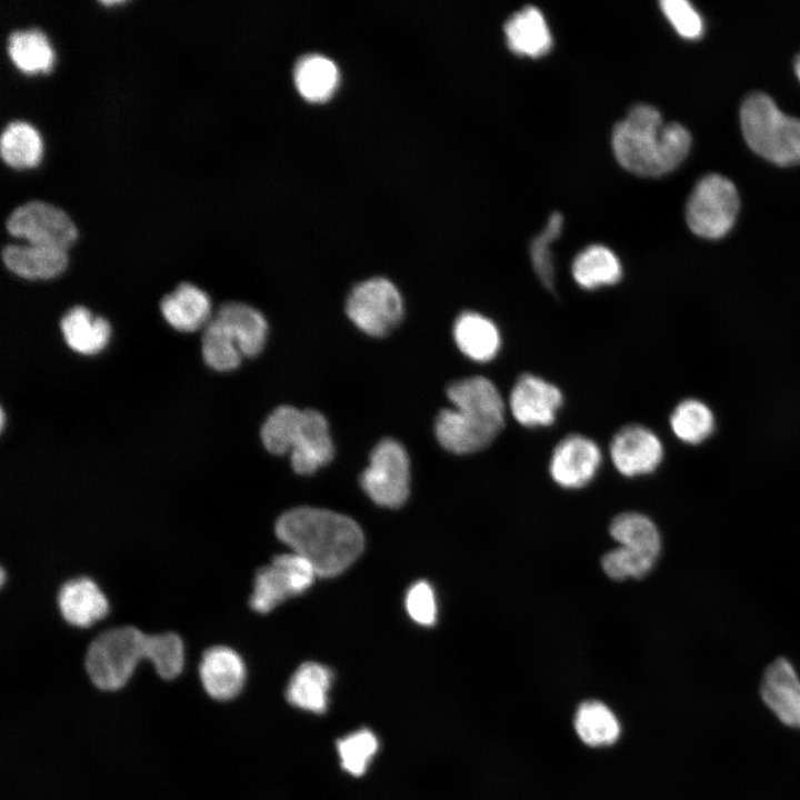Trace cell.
Masks as SVG:
<instances>
[{
    "instance_id": "cell-1",
    "label": "cell",
    "mask_w": 800,
    "mask_h": 800,
    "mask_svg": "<svg viewBox=\"0 0 800 800\" xmlns=\"http://www.w3.org/2000/svg\"><path fill=\"white\" fill-rule=\"evenodd\" d=\"M278 538L306 558L318 576L334 577L344 571L363 550L364 538L351 518L324 509L296 508L276 523Z\"/></svg>"
},
{
    "instance_id": "cell-2",
    "label": "cell",
    "mask_w": 800,
    "mask_h": 800,
    "mask_svg": "<svg viewBox=\"0 0 800 800\" xmlns=\"http://www.w3.org/2000/svg\"><path fill=\"white\" fill-rule=\"evenodd\" d=\"M691 147L690 132L678 122H664L652 106L630 108L612 131V148L619 163L644 177H659L676 169Z\"/></svg>"
},
{
    "instance_id": "cell-3",
    "label": "cell",
    "mask_w": 800,
    "mask_h": 800,
    "mask_svg": "<svg viewBox=\"0 0 800 800\" xmlns=\"http://www.w3.org/2000/svg\"><path fill=\"white\" fill-rule=\"evenodd\" d=\"M261 440L273 454L290 453L291 466L299 474L313 473L333 457L328 422L313 409L278 407L262 424Z\"/></svg>"
},
{
    "instance_id": "cell-4",
    "label": "cell",
    "mask_w": 800,
    "mask_h": 800,
    "mask_svg": "<svg viewBox=\"0 0 800 800\" xmlns=\"http://www.w3.org/2000/svg\"><path fill=\"white\" fill-rule=\"evenodd\" d=\"M740 123L746 142L760 157L778 166L800 163V120L780 111L769 96L749 94Z\"/></svg>"
},
{
    "instance_id": "cell-5",
    "label": "cell",
    "mask_w": 800,
    "mask_h": 800,
    "mask_svg": "<svg viewBox=\"0 0 800 800\" xmlns=\"http://www.w3.org/2000/svg\"><path fill=\"white\" fill-rule=\"evenodd\" d=\"M148 634L127 626L107 630L89 646L84 667L99 689L114 691L131 678L138 662L146 659Z\"/></svg>"
},
{
    "instance_id": "cell-6",
    "label": "cell",
    "mask_w": 800,
    "mask_h": 800,
    "mask_svg": "<svg viewBox=\"0 0 800 800\" xmlns=\"http://www.w3.org/2000/svg\"><path fill=\"white\" fill-rule=\"evenodd\" d=\"M740 207L734 184L723 176L701 178L691 192L686 217L693 233L706 239L724 237L733 227Z\"/></svg>"
},
{
    "instance_id": "cell-7",
    "label": "cell",
    "mask_w": 800,
    "mask_h": 800,
    "mask_svg": "<svg viewBox=\"0 0 800 800\" xmlns=\"http://www.w3.org/2000/svg\"><path fill=\"white\" fill-rule=\"evenodd\" d=\"M410 462L398 441L381 440L370 454L369 466L360 476V484L369 498L381 507L399 508L408 498Z\"/></svg>"
},
{
    "instance_id": "cell-8",
    "label": "cell",
    "mask_w": 800,
    "mask_h": 800,
    "mask_svg": "<svg viewBox=\"0 0 800 800\" xmlns=\"http://www.w3.org/2000/svg\"><path fill=\"white\" fill-rule=\"evenodd\" d=\"M346 311L362 332L383 337L401 321L403 302L390 280L376 277L358 283L351 290Z\"/></svg>"
},
{
    "instance_id": "cell-9",
    "label": "cell",
    "mask_w": 800,
    "mask_h": 800,
    "mask_svg": "<svg viewBox=\"0 0 800 800\" xmlns=\"http://www.w3.org/2000/svg\"><path fill=\"white\" fill-rule=\"evenodd\" d=\"M317 576L313 566L302 556L293 551L278 554L269 566L258 570L250 607L267 613L286 599L303 593Z\"/></svg>"
},
{
    "instance_id": "cell-10",
    "label": "cell",
    "mask_w": 800,
    "mask_h": 800,
    "mask_svg": "<svg viewBox=\"0 0 800 800\" xmlns=\"http://www.w3.org/2000/svg\"><path fill=\"white\" fill-rule=\"evenodd\" d=\"M8 232L26 239L29 244L67 251L76 242L78 231L61 209L33 200L16 208L7 219Z\"/></svg>"
},
{
    "instance_id": "cell-11",
    "label": "cell",
    "mask_w": 800,
    "mask_h": 800,
    "mask_svg": "<svg viewBox=\"0 0 800 800\" xmlns=\"http://www.w3.org/2000/svg\"><path fill=\"white\" fill-rule=\"evenodd\" d=\"M447 396L452 408L464 418L498 433L504 427L506 404L496 384L486 377L472 376L451 382Z\"/></svg>"
},
{
    "instance_id": "cell-12",
    "label": "cell",
    "mask_w": 800,
    "mask_h": 800,
    "mask_svg": "<svg viewBox=\"0 0 800 800\" xmlns=\"http://www.w3.org/2000/svg\"><path fill=\"white\" fill-rule=\"evenodd\" d=\"M563 401L560 389L531 373L521 374L509 396L512 417L524 427H546L553 423Z\"/></svg>"
},
{
    "instance_id": "cell-13",
    "label": "cell",
    "mask_w": 800,
    "mask_h": 800,
    "mask_svg": "<svg viewBox=\"0 0 800 800\" xmlns=\"http://www.w3.org/2000/svg\"><path fill=\"white\" fill-rule=\"evenodd\" d=\"M609 452L616 469L626 477L654 471L663 457L660 439L640 424L622 427L613 436Z\"/></svg>"
},
{
    "instance_id": "cell-14",
    "label": "cell",
    "mask_w": 800,
    "mask_h": 800,
    "mask_svg": "<svg viewBox=\"0 0 800 800\" xmlns=\"http://www.w3.org/2000/svg\"><path fill=\"white\" fill-rule=\"evenodd\" d=\"M601 459V450L594 441L581 434H569L556 446L549 471L559 486L578 489L593 479Z\"/></svg>"
},
{
    "instance_id": "cell-15",
    "label": "cell",
    "mask_w": 800,
    "mask_h": 800,
    "mask_svg": "<svg viewBox=\"0 0 800 800\" xmlns=\"http://www.w3.org/2000/svg\"><path fill=\"white\" fill-rule=\"evenodd\" d=\"M246 676L244 662L233 649L217 646L203 652L199 677L212 699L227 701L237 697L244 686Z\"/></svg>"
},
{
    "instance_id": "cell-16",
    "label": "cell",
    "mask_w": 800,
    "mask_h": 800,
    "mask_svg": "<svg viewBox=\"0 0 800 800\" xmlns=\"http://www.w3.org/2000/svg\"><path fill=\"white\" fill-rule=\"evenodd\" d=\"M761 697L781 722L800 729V679L787 659L778 658L768 666Z\"/></svg>"
},
{
    "instance_id": "cell-17",
    "label": "cell",
    "mask_w": 800,
    "mask_h": 800,
    "mask_svg": "<svg viewBox=\"0 0 800 800\" xmlns=\"http://www.w3.org/2000/svg\"><path fill=\"white\" fill-rule=\"evenodd\" d=\"M58 607L63 619L76 627L87 628L104 618L109 603L98 584L90 578L79 577L62 584Z\"/></svg>"
},
{
    "instance_id": "cell-18",
    "label": "cell",
    "mask_w": 800,
    "mask_h": 800,
    "mask_svg": "<svg viewBox=\"0 0 800 800\" xmlns=\"http://www.w3.org/2000/svg\"><path fill=\"white\" fill-rule=\"evenodd\" d=\"M213 319L224 329L242 357H256L264 347L268 326L257 309L241 302L222 304Z\"/></svg>"
},
{
    "instance_id": "cell-19",
    "label": "cell",
    "mask_w": 800,
    "mask_h": 800,
    "mask_svg": "<svg viewBox=\"0 0 800 800\" xmlns=\"http://www.w3.org/2000/svg\"><path fill=\"white\" fill-rule=\"evenodd\" d=\"M164 320L176 330L193 332L210 321L209 296L190 282H181L160 301Z\"/></svg>"
},
{
    "instance_id": "cell-20",
    "label": "cell",
    "mask_w": 800,
    "mask_h": 800,
    "mask_svg": "<svg viewBox=\"0 0 800 800\" xmlns=\"http://www.w3.org/2000/svg\"><path fill=\"white\" fill-rule=\"evenodd\" d=\"M434 431L439 443L446 450L457 454L482 450L499 434L464 418L454 408L442 409L438 413Z\"/></svg>"
},
{
    "instance_id": "cell-21",
    "label": "cell",
    "mask_w": 800,
    "mask_h": 800,
    "mask_svg": "<svg viewBox=\"0 0 800 800\" xmlns=\"http://www.w3.org/2000/svg\"><path fill=\"white\" fill-rule=\"evenodd\" d=\"M2 261L12 273L28 280H48L61 274L68 266L67 251L38 246L8 244Z\"/></svg>"
},
{
    "instance_id": "cell-22",
    "label": "cell",
    "mask_w": 800,
    "mask_h": 800,
    "mask_svg": "<svg viewBox=\"0 0 800 800\" xmlns=\"http://www.w3.org/2000/svg\"><path fill=\"white\" fill-rule=\"evenodd\" d=\"M453 338L459 350L476 362L492 360L501 346V337L496 323L474 311L462 312L456 319Z\"/></svg>"
},
{
    "instance_id": "cell-23",
    "label": "cell",
    "mask_w": 800,
    "mask_h": 800,
    "mask_svg": "<svg viewBox=\"0 0 800 800\" xmlns=\"http://www.w3.org/2000/svg\"><path fill=\"white\" fill-rule=\"evenodd\" d=\"M503 29L507 44L516 53L539 57L552 46L548 23L534 6H526L510 16Z\"/></svg>"
},
{
    "instance_id": "cell-24",
    "label": "cell",
    "mask_w": 800,
    "mask_h": 800,
    "mask_svg": "<svg viewBox=\"0 0 800 800\" xmlns=\"http://www.w3.org/2000/svg\"><path fill=\"white\" fill-rule=\"evenodd\" d=\"M60 329L68 347L83 356H94L108 344L111 334L109 322L82 307L76 306L60 320Z\"/></svg>"
},
{
    "instance_id": "cell-25",
    "label": "cell",
    "mask_w": 800,
    "mask_h": 800,
    "mask_svg": "<svg viewBox=\"0 0 800 800\" xmlns=\"http://www.w3.org/2000/svg\"><path fill=\"white\" fill-rule=\"evenodd\" d=\"M332 672L317 662L301 664L286 689L287 700L306 711L322 713L328 708Z\"/></svg>"
},
{
    "instance_id": "cell-26",
    "label": "cell",
    "mask_w": 800,
    "mask_h": 800,
    "mask_svg": "<svg viewBox=\"0 0 800 800\" xmlns=\"http://www.w3.org/2000/svg\"><path fill=\"white\" fill-rule=\"evenodd\" d=\"M571 273L581 288L593 290L619 282L622 277V264L608 247L591 244L574 257Z\"/></svg>"
},
{
    "instance_id": "cell-27",
    "label": "cell",
    "mask_w": 800,
    "mask_h": 800,
    "mask_svg": "<svg viewBox=\"0 0 800 800\" xmlns=\"http://www.w3.org/2000/svg\"><path fill=\"white\" fill-rule=\"evenodd\" d=\"M573 727L580 740L590 747L611 746L621 733L614 712L598 700H587L578 707Z\"/></svg>"
},
{
    "instance_id": "cell-28",
    "label": "cell",
    "mask_w": 800,
    "mask_h": 800,
    "mask_svg": "<svg viewBox=\"0 0 800 800\" xmlns=\"http://www.w3.org/2000/svg\"><path fill=\"white\" fill-rule=\"evenodd\" d=\"M609 532L619 546L658 559L661 538L656 524L644 514L623 512L613 518Z\"/></svg>"
},
{
    "instance_id": "cell-29",
    "label": "cell",
    "mask_w": 800,
    "mask_h": 800,
    "mask_svg": "<svg viewBox=\"0 0 800 800\" xmlns=\"http://www.w3.org/2000/svg\"><path fill=\"white\" fill-rule=\"evenodd\" d=\"M294 82L304 99L320 102L330 98L336 90L339 71L330 59L320 54H310L297 63Z\"/></svg>"
},
{
    "instance_id": "cell-30",
    "label": "cell",
    "mask_w": 800,
    "mask_h": 800,
    "mask_svg": "<svg viewBox=\"0 0 800 800\" xmlns=\"http://www.w3.org/2000/svg\"><path fill=\"white\" fill-rule=\"evenodd\" d=\"M8 52L13 63L26 73L48 72L53 64V50L38 29L12 32L8 39Z\"/></svg>"
},
{
    "instance_id": "cell-31",
    "label": "cell",
    "mask_w": 800,
    "mask_h": 800,
    "mask_svg": "<svg viewBox=\"0 0 800 800\" xmlns=\"http://www.w3.org/2000/svg\"><path fill=\"white\" fill-rule=\"evenodd\" d=\"M0 152L3 161L17 169L38 164L42 153V142L37 130L27 122L9 123L1 134Z\"/></svg>"
},
{
    "instance_id": "cell-32",
    "label": "cell",
    "mask_w": 800,
    "mask_h": 800,
    "mask_svg": "<svg viewBox=\"0 0 800 800\" xmlns=\"http://www.w3.org/2000/svg\"><path fill=\"white\" fill-rule=\"evenodd\" d=\"M670 426L678 439L686 443L698 444L713 431L714 418L703 402L687 399L680 402L670 417Z\"/></svg>"
},
{
    "instance_id": "cell-33",
    "label": "cell",
    "mask_w": 800,
    "mask_h": 800,
    "mask_svg": "<svg viewBox=\"0 0 800 800\" xmlns=\"http://www.w3.org/2000/svg\"><path fill=\"white\" fill-rule=\"evenodd\" d=\"M157 673L166 679L177 678L184 664V647L180 637L174 632L148 634L147 654Z\"/></svg>"
},
{
    "instance_id": "cell-34",
    "label": "cell",
    "mask_w": 800,
    "mask_h": 800,
    "mask_svg": "<svg viewBox=\"0 0 800 800\" xmlns=\"http://www.w3.org/2000/svg\"><path fill=\"white\" fill-rule=\"evenodd\" d=\"M204 362L217 371H231L239 367L242 354L223 328L212 318L201 339Z\"/></svg>"
},
{
    "instance_id": "cell-35",
    "label": "cell",
    "mask_w": 800,
    "mask_h": 800,
    "mask_svg": "<svg viewBox=\"0 0 800 800\" xmlns=\"http://www.w3.org/2000/svg\"><path fill=\"white\" fill-rule=\"evenodd\" d=\"M563 217L560 212L550 214L542 232L530 243V258L533 270L541 283L549 290L554 287V261L551 243L561 234Z\"/></svg>"
},
{
    "instance_id": "cell-36",
    "label": "cell",
    "mask_w": 800,
    "mask_h": 800,
    "mask_svg": "<svg viewBox=\"0 0 800 800\" xmlns=\"http://www.w3.org/2000/svg\"><path fill=\"white\" fill-rule=\"evenodd\" d=\"M379 747L376 734L362 728L337 741L341 767L353 776L366 772Z\"/></svg>"
},
{
    "instance_id": "cell-37",
    "label": "cell",
    "mask_w": 800,
    "mask_h": 800,
    "mask_svg": "<svg viewBox=\"0 0 800 800\" xmlns=\"http://www.w3.org/2000/svg\"><path fill=\"white\" fill-rule=\"evenodd\" d=\"M656 561L653 558L619 546L602 557L601 566L606 574L611 579H639L649 573Z\"/></svg>"
},
{
    "instance_id": "cell-38",
    "label": "cell",
    "mask_w": 800,
    "mask_h": 800,
    "mask_svg": "<svg viewBox=\"0 0 800 800\" xmlns=\"http://www.w3.org/2000/svg\"><path fill=\"white\" fill-rule=\"evenodd\" d=\"M404 606L410 618L420 626L430 627L437 621L436 594L429 582H414L407 591Z\"/></svg>"
},
{
    "instance_id": "cell-39",
    "label": "cell",
    "mask_w": 800,
    "mask_h": 800,
    "mask_svg": "<svg viewBox=\"0 0 800 800\" xmlns=\"http://www.w3.org/2000/svg\"><path fill=\"white\" fill-rule=\"evenodd\" d=\"M661 10L677 32L686 39H697L703 33V21L697 10L686 0H663Z\"/></svg>"
},
{
    "instance_id": "cell-40",
    "label": "cell",
    "mask_w": 800,
    "mask_h": 800,
    "mask_svg": "<svg viewBox=\"0 0 800 800\" xmlns=\"http://www.w3.org/2000/svg\"><path fill=\"white\" fill-rule=\"evenodd\" d=\"M794 71H796L798 79L800 80V54L796 59Z\"/></svg>"
}]
</instances>
